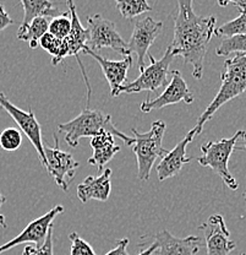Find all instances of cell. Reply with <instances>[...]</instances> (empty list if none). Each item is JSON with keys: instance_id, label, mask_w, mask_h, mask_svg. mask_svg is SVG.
Returning a JSON list of instances; mask_svg holds the SVG:
<instances>
[{"instance_id": "obj_22", "label": "cell", "mask_w": 246, "mask_h": 255, "mask_svg": "<svg viewBox=\"0 0 246 255\" xmlns=\"http://www.w3.org/2000/svg\"><path fill=\"white\" fill-rule=\"evenodd\" d=\"M119 12L124 18H135L152 10L147 0H115Z\"/></svg>"}, {"instance_id": "obj_23", "label": "cell", "mask_w": 246, "mask_h": 255, "mask_svg": "<svg viewBox=\"0 0 246 255\" xmlns=\"http://www.w3.org/2000/svg\"><path fill=\"white\" fill-rule=\"evenodd\" d=\"M216 53L219 57H227L232 53L246 54V34H238L223 39L217 47Z\"/></svg>"}, {"instance_id": "obj_3", "label": "cell", "mask_w": 246, "mask_h": 255, "mask_svg": "<svg viewBox=\"0 0 246 255\" xmlns=\"http://www.w3.org/2000/svg\"><path fill=\"white\" fill-rule=\"evenodd\" d=\"M58 129L59 131L64 132L65 141L70 147H78L82 137H93L104 130H108L114 136L123 140L124 143L129 147H131L135 142L134 137H129L124 132L119 131L118 128L113 123L112 117L105 116L100 111L89 110L88 107L82 110L81 113L73 121L59 124Z\"/></svg>"}, {"instance_id": "obj_6", "label": "cell", "mask_w": 246, "mask_h": 255, "mask_svg": "<svg viewBox=\"0 0 246 255\" xmlns=\"http://www.w3.org/2000/svg\"><path fill=\"white\" fill-rule=\"evenodd\" d=\"M151 59L150 66L145 68L141 71L140 76L136 80L129 84H124L119 89L118 96L121 94H139V92H156L162 89L164 85H166V78L170 74L169 66L173 59L175 58L171 47L166 48L165 53L161 59H156L153 55L148 54Z\"/></svg>"}, {"instance_id": "obj_29", "label": "cell", "mask_w": 246, "mask_h": 255, "mask_svg": "<svg viewBox=\"0 0 246 255\" xmlns=\"http://www.w3.org/2000/svg\"><path fill=\"white\" fill-rule=\"evenodd\" d=\"M129 243H130L129 238L119 239V241H116L114 248L108 252L105 255H129L128 252H126V247L129 246Z\"/></svg>"}, {"instance_id": "obj_24", "label": "cell", "mask_w": 246, "mask_h": 255, "mask_svg": "<svg viewBox=\"0 0 246 255\" xmlns=\"http://www.w3.org/2000/svg\"><path fill=\"white\" fill-rule=\"evenodd\" d=\"M214 34L221 37H233L238 34H246V10L240 11V15L229 22L223 23L221 27L216 28Z\"/></svg>"}, {"instance_id": "obj_19", "label": "cell", "mask_w": 246, "mask_h": 255, "mask_svg": "<svg viewBox=\"0 0 246 255\" xmlns=\"http://www.w3.org/2000/svg\"><path fill=\"white\" fill-rule=\"evenodd\" d=\"M92 153L91 157L88 158V163L93 164L97 167V171L102 172V168L120 151V146L115 143L114 135L108 130H104L96 136L91 137Z\"/></svg>"}, {"instance_id": "obj_2", "label": "cell", "mask_w": 246, "mask_h": 255, "mask_svg": "<svg viewBox=\"0 0 246 255\" xmlns=\"http://www.w3.org/2000/svg\"><path fill=\"white\" fill-rule=\"evenodd\" d=\"M221 81L218 94L201 114L197 124L195 126L196 135L202 131L206 122L212 119L213 114L222 106L246 91V54H237L224 62V70L221 74Z\"/></svg>"}, {"instance_id": "obj_10", "label": "cell", "mask_w": 246, "mask_h": 255, "mask_svg": "<svg viewBox=\"0 0 246 255\" xmlns=\"http://www.w3.org/2000/svg\"><path fill=\"white\" fill-rule=\"evenodd\" d=\"M162 22L156 21L150 16L137 18L134 21V30H132L130 41L128 43V50L130 55L132 53L137 55V65H139L140 71L145 70L146 68L145 58H146L150 47L152 46L153 42L162 31Z\"/></svg>"}, {"instance_id": "obj_11", "label": "cell", "mask_w": 246, "mask_h": 255, "mask_svg": "<svg viewBox=\"0 0 246 255\" xmlns=\"http://www.w3.org/2000/svg\"><path fill=\"white\" fill-rule=\"evenodd\" d=\"M63 212H64V207L62 205H57L53 207L52 210H49L46 215L33 220L32 222L26 226V228L20 235H17L16 237L12 238L7 243L0 246V254L5 253V252L10 251L14 247L21 246L23 243H33L37 247H41L42 244H44L47 237H48V233L50 228L53 227V221L55 220V217L58 215L63 214Z\"/></svg>"}, {"instance_id": "obj_1", "label": "cell", "mask_w": 246, "mask_h": 255, "mask_svg": "<svg viewBox=\"0 0 246 255\" xmlns=\"http://www.w3.org/2000/svg\"><path fill=\"white\" fill-rule=\"evenodd\" d=\"M178 14L174 20V39L171 50L181 57L185 64H191L192 76L200 80L208 44L216 32L214 16H198L194 10V0H176Z\"/></svg>"}, {"instance_id": "obj_28", "label": "cell", "mask_w": 246, "mask_h": 255, "mask_svg": "<svg viewBox=\"0 0 246 255\" xmlns=\"http://www.w3.org/2000/svg\"><path fill=\"white\" fill-rule=\"evenodd\" d=\"M22 255H54V252H53V227L50 228L48 237H47L44 244H42L41 247L26 246Z\"/></svg>"}, {"instance_id": "obj_7", "label": "cell", "mask_w": 246, "mask_h": 255, "mask_svg": "<svg viewBox=\"0 0 246 255\" xmlns=\"http://www.w3.org/2000/svg\"><path fill=\"white\" fill-rule=\"evenodd\" d=\"M88 23L89 39L87 47L92 50H98L102 48H110L120 55L128 57V43L116 31L115 23L107 20L102 15L96 14L87 17Z\"/></svg>"}, {"instance_id": "obj_18", "label": "cell", "mask_w": 246, "mask_h": 255, "mask_svg": "<svg viewBox=\"0 0 246 255\" xmlns=\"http://www.w3.org/2000/svg\"><path fill=\"white\" fill-rule=\"evenodd\" d=\"M66 4H68L69 11H70V15H71L73 28H71L70 36H69L68 38H65V41L66 43H68L70 55H74V57L78 58V62L82 68L81 70L84 76V82H86V86H87V102H88L89 97H91V86H89L88 84V79H87L83 65H82L80 59H79V53L83 52L84 48L87 47V43H88V39H89L88 28L82 27L80 18H79L78 12H76V7H75V4H74V0H66Z\"/></svg>"}, {"instance_id": "obj_20", "label": "cell", "mask_w": 246, "mask_h": 255, "mask_svg": "<svg viewBox=\"0 0 246 255\" xmlns=\"http://www.w3.org/2000/svg\"><path fill=\"white\" fill-rule=\"evenodd\" d=\"M23 7V20L21 23L18 31H23L33 18L39 16H59L60 11L58 7H55V2L50 0H18Z\"/></svg>"}, {"instance_id": "obj_8", "label": "cell", "mask_w": 246, "mask_h": 255, "mask_svg": "<svg viewBox=\"0 0 246 255\" xmlns=\"http://www.w3.org/2000/svg\"><path fill=\"white\" fill-rule=\"evenodd\" d=\"M54 137L55 146H50L47 142L44 143V153L47 159L46 169L55 180L58 187L62 190L68 191L69 185L75 178L80 163L74 158L71 153L60 150L57 135H54Z\"/></svg>"}, {"instance_id": "obj_17", "label": "cell", "mask_w": 246, "mask_h": 255, "mask_svg": "<svg viewBox=\"0 0 246 255\" xmlns=\"http://www.w3.org/2000/svg\"><path fill=\"white\" fill-rule=\"evenodd\" d=\"M112 169L105 168L99 175H88L78 187V198L81 203L89 200L107 201L112 190Z\"/></svg>"}, {"instance_id": "obj_26", "label": "cell", "mask_w": 246, "mask_h": 255, "mask_svg": "<svg viewBox=\"0 0 246 255\" xmlns=\"http://www.w3.org/2000/svg\"><path fill=\"white\" fill-rule=\"evenodd\" d=\"M22 143V134L15 128H7L0 134V146L5 151H16Z\"/></svg>"}, {"instance_id": "obj_9", "label": "cell", "mask_w": 246, "mask_h": 255, "mask_svg": "<svg viewBox=\"0 0 246 255\" xmlns=\"http://www.w3.org/2000/svg\"><path fill=\"white\" fill-rule=\"evenodd\" d=\"M0 107L4 111H6L10 114L12 119L15 121V123L17 124L18 128L21 129V131L28 137L31 143L33 145V147L36 148L37 153H38V157L41 159V163L43 164V167H47V159H46V153H44V143H43V137H42V128L41 124L38 123V121L36 119L33 111L30 110L27 112L20 110L15 105H12L10 102L9 98L5 96V94L0 92Z\"/></svg>"}, {"instance_id": "obj_35", "label": "cell", "mask_w": 246, "mask_h": 255, "mask_svg": "<svg viewBox=\"0 0 246 255\" xmlns=\"http://www.w3.org/2000/svg\"><path fill=\"white\" fill-rule=\"evenodd\" d=\"M242 255H246V254H242Z\"/></svg>"}, {"instance_id": "obj_33", "label": "cell", "mask_w": 246, "mask_h": 255, "mask_svg": "<svg viewBox=\"0 0 246 255\" xmlns=\"http://www.w3.org/2000/svg\"><path fill=\"white\" fill-rule=\"evenodd\" d=\"M157 249H158V244L156 243V242H153L152 244H150L148 248L145 249V251H142L139 255H152L156 251H157Z\"/></svg>"}, {"instance_id": "obj_27", "label": "cell", "mask_w": 246, "mask_h": 255, "mask_svg": "<svg viewBox=\"0 0 246 255\" xmlns=\"http://www.w3.org/2000/svg\"><path fill=\"white\" fill-rule=\"evenodd\" d=\"M69 238L71 241L70 255H97L96 252L91 247V244L87 243L76 232L70 233Z\"/></svg>"}, {"instance_id": "obj_34", "label": "cell", "mask_w": 246, "mask_h": 255, "mask_svg": "<svg viewBox=\"0 0 246 255\" xmlns=\"http://www.w3.org/2000/svg\"><path fill=\"white\" fill-rule=\"evenodd\" d=\"M242 139H243V141H244V146H243V148H244V151L246 152V131H244V134H243ZM243 196H244V199H245V201H246V191H245L244 195H243Z\"/></svg>"}, {"instance_id": "obj_31", "label": "cell", "mask_w": 246, "mask_h": 255, "mask_svg": "<svg viewBox=\"0 0 246 255\" xmlns=\"http://www.w3.org/2000/svg\"><path fill=\"white\" fill-rule=\"evenodd\" d=\"M221 6H227V5L233 4L240 10V11H244L246 10V0H217Z\"/></svg>"}, {"instance_id": "obj_30", "label": "cell", "mask_w": 246, "mask_h": 255, "mask_svg": "<svg viewBox=\"0 0 246 255\" xmlns=\"http://www.w3.org/2000/svg\"><path fill=\"white\" fill-rule=\"evenodd\" d=\"M11 25H14V20L10 17L9 14L6 12V10H5L4 5L0 2V31L5 30V28L9 27V26Z\"/></svg>"}, {"instance_id": "obj_5", "label": "cell", "mask_w": 246, "mask_h": 255, "mask_svg": "<svg viewBox=\"0 0 246 255\" xmlns=\"http://www.w3.org/2000/svg\"><path fill=\"white\" fill-rule=\"evenodd\" d=\"M244 130H239L235 132L234 136L224 137L218 141H208L201 146L202 156L197 157V162L203 167H208L222 178L224 184L232 190L238 189V182L233 174L230 173L228 162L233 151L237 147V142L240 137H243Z\"/></svg>"}, {"instance_id": "obj_12", "label": "cell", "mask_w": 246, "mask_h": 255, "mask_svg": "<svg viewBox=\"0 0 246 255\" xmlns=\"http://www.w3.org/2000/svg\"><path fill=\"white\" fill-rule=\"evenodd\" d=\"M170 82L166 85L163 94L158 96L153 100H147L140 105V111L144 113H150V112L156 110H162L166 106L175 105L179 102H185L187 105L194 102V94L190 91L186 81L182 78L181 73L179 70L170 71Z\"/></svg>"}, {"instance_id": "obj_32", "label": "cell", "mask_w": 246, "mask_h": 255, "mask_svg": "<svg viewBox=\"0 0 246 255\" xmlns=\"http://www.w3.org/2000/svg\"><path fill=\"white\" fill-rule=\"evenodd\" d=\"M5 201H6V198H5L4 195H2L1 193H0V209H1V206L4 205ZM0 226H1L2 228H6V221H5V217L4 215H1V212H0Z\"/></svg>"}, {"instance_id": "obj_16", "label": "cell", "mask_w": 246, "mask_h": 255, "mask_svg": "<svg viewBox=\"0 0 246 255\" xmlns=\"http://www.w3.org/2000/svg\"><path fill=\"white\" fill-rule=\"evenodd\" d=\"M153 239L158 244V255H195L202 244V239L197 236L178 238L165 230L155 235Z\"/></svg>"}, {"instance_id": "obj_4", "label": "cell", "mask_w": 246, "mask_h": 255, "mask_svg": "<svg viewBox=\"0 0 246 255\" xmlns=\"http://www.w3.org/2000/svg\"><path fill=\"white\" fill-rule=\"evenodd\" d=\"M165 128L166 126L163 121L153 122L150 131L144 134L132 128L135 142L131 146V150L136 156L137 178L140 180L150 179L151 169L156 159L162 158L168 152V150L163 148L162 146Z\"/></svg>"}, {"instance_id": "obj_15", "label": "cell", "mask_w": 246, "mask_h": 255, "mask_svg": "<svg viewBox=\"0 0 246 255\" xmlns=\"http://www.w3.org/2000/svg\"><path fill=\"white\" fill-rule=\"evenodd\" d=\"M83 53L87 55H91L97 63L99 64L103 74H104L105 80L108 81L110 87V96L112 97H118V91L124 82L126 81V75H128L129 69L132 65V55H128L121 60H109L105 57H102L94 50L89 49L86 47L83 49Z\"/></svg>"}, {"instance_id": "obj_21", "label": "cell", "mask_w": 246, "mask_h": 255, "mask_svg": "<svg viewBox=\"0 0 246 255\" xmlns=\"http://www.w3.org/2000/svg\"><path fill=\"white\" fill-rule=\"evenodd\" d=\"M49 21L46 16H39L33 18L32 22L23 31H17V39L26 41L30 43V47L34 49L39 43V39L49 32Z\"/></svg>"}, {"instance_id": "obj_14", "label": "cell", "mask_w": 246, "mask_h": 255, "mask_svg": "<svg viewBox=\"0 0 246 255\" xmlns=\"http://www.w3.org/2000/svg\"><path fill=\"white\" fill-rule=\"evenodd\" d=\"M195 136H196V130H195L194 128V129L190 130V131L187 132L186 136H185L180 142L176 143V146L173 150L168 151V152L161 158L160 163L156 167L158 179H160L161 182L169 179V178L175 177L176 174L180 173L182 166L191 161L192 157H187L186 148L187 145L194 140Z\"/></svg>"}, {"instance_id": "obj_13", "label": "cell", "mask_w": 246, "mask_h": 255, "mask_svg": "<svg viewBox=\"0 0 246 255\" xmlns=\"http://www.w3.org/2000/svg\"><path fill=\"white\" fill-rule=\"evenodd\" d=\"M198 230L203 232L207 255H229L237 248V243L230 241V232L222 215H212Z\"/></svg>"}, {"instance_id": "obj_25", "label": "cell", "mask_w": 246, "mask_h": 255, "mask_svg": "<svg viewBox=\"0 0 246 255\" xmlns=\"http://www.w3.org/2000/svg\"><path fill=\"white\" fill-rule=\"evenodd\" d=\"M71 28H73V21H71L70 11L55 16L49 23V33L59 39L68 38L71 33Z\"/></svg>"}]
</instances>
